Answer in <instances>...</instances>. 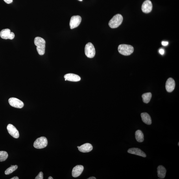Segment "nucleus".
Returning <instances> with one entry per match:
<instances>
[{
  "instance_id": "1",
  "label": "nucleus",
  "mask_w": 179,
  "mask_h": 179,
  "mask_svg": "<svg viewBox=\"0 0 179 179\" xmlns=\"http://www.w3.org/2000/svg\"><path fill=\"white\" fill-rule=\"evenodd\" d=\"M34 43L37 46L38 54L41 56L44 55L45 52V41L44 39L37 37L34 39Z\"/></svg>"
},
{
  "instance_id": "2",
  "label": "nucleus",
  "mask_w": 179,
  "mask_h": 179,
  "mask_svg": "<svg viewBox=\"0 0 179 179\" xmlns=\"http://www.w3.org/2000/svg\"><path fill=\"white\" fill-rule=\"evenodd\" d=\"M123 20V17L121 14L115 15L109 22V26L111 28H117L121 24Z\"/></svg>"
},
{
  "instance_id": "3",
  "label": "nucleus",
  "mask_w": 179,
  "mask_h": 179,
  "mask_svg": "<svg viewBox=\"0 0 179 179\" xmlns=\"http://www.w3.org/2000/svg\"><path fill=\"white\" fill-rule=\"evenodd\" d=\"M118 51L122 55L128 56L130 55L134 52V48L132 46L126 44H121L119 45Z\"/></svg>"
},
{
  "instance_id": "4",
  "label": "nucleus",
  "mask_w": 179,
  "mask_h": 179,
  "mask_svg": "<svg viewBox=\"0 0 179 179\" xmlns=\"http://www.w3.org/2000/svg\"><path fill=\"white\" fill-rule=\"evenodd\" d=\"M48 142L47 139L45 137H41L37 139L34 143L35 148L38 149H43L47 147Z\"/></svg>"
},
{
  "instance_id": "5",
  "label": "nucleus",
  "mask_w": 179,
  "mask_h": 179,
  "mask_svg": "<svg viewBox=\"0 0 179 179\" xmlns=\"http://www.w3.org/2000/svg\"><path fill=\"white\" fill-rule=\"evenodd\" d=\"M85 52L87 57L92 58L95 56V49L93 45L91 43H87L85 47Z\"/></svg>"
},
{
  "instance_id": "6",
  "label": "nucleus",
  "mask_w": 179,
  "mask_h": 179,
  "mask_svg": "<svg viewBox=\"0 0 179 179\" xmlns=\"http://www.w3.org/2000/svg\"><path fill=\"white\" fill-rule=\"evenodd\" d=\"M0 37L2 39L13 40L15 37V34L13 32H11L9 29H6L2 30L0 32Z\"/></svg>"
},
{
  "instance_id": "7",
  "label": "nucleus",
  "mask_w": 179,
  "mask_h": 179,
  "mask_svg": "<svg viewBox=\"0 0 179 179\" xmlns=\"http://www.w3.org/2000/svg\"><path fill=\"white\" fill-rule=\"evenodd\" d=\"M10 105L14 107L21 108L23 107L24 104L23 102L15 98H11L8 100Z\"/></svg>"
},
{
  "instance_id": "8",
  "label": "nucleus",
  "mask_w": 179,
  "mask_h": 179,
  "mask_svg": "<svg viewBox=\"0 0 179 179\" xmlns=\"http://www.w3.org/2000/svg\"><path fill=\"white\" fill-rule=\"evenodd\" d=\"M81 17L79 15L72 16L70 22L71 29H72L78 27L81 22Z\"/></svg>"
},
{
  "instance_id": "9",
  "label": "nucleus",
  "mask_w": 179,
  "mask_h": 179,
  "mask_svg": "<svg viewBox=\"0 0 179 179\" xmlns=\"http://www.w3.org/2000/svg\"><path fill=\"white\" fill-rule=\"evenodd\" d=\"M7 130L9 134L15 138H18L19 136V134L18 131L16 127L12 124H8Z\"/></svg>"
},
{
  "instance_id": "10",
  "label": "nucleus",
  "mask_w": 179,
  "mask_h": 179,
  "mask_svg": "<svg viewBox=\"0 0 179 179\" xmlns=\"http://www.w3.org/2000/svg\"><path fill=\"white\" fill-rule=\"evenodd\" d=\"M153 7L152 2L150 0H146L142 6V10L144 13L148 14L151 12Z\"/></svg>"
},
{
  "instance_id": "11",
  "label": "nucleus",
  "mask_w": 179,
  "mask_h": 179,
  "mask_svg": "<svg viewBox=\"0 0 179 179\" xmlns=\"http://www.w3.org/2000/svg\"><path fill=\"white\" fill-rule=\"evenodd\" d=\"M175 82L173 78H170L167 80L165 84V88L168 92H171L175 88Z\"/></svg>"
},
{
  "instance_id": "12",
  "label": "nucleus",
  "mask_w": 179,
  "mask_h": 179,
  "mask_svg": "<svg viewBox=\"0 0 179 179\" xmlns=\"http://www.w3.org/2000/svg\"><path fill=\"white\" fill-rule=\"evenodd\" d=\"M84 170L82 165H77L73 168L72 171V176L74 178H77L81 174Z\"/></svg>"
},
{
  "instance_id": "13",
  "label": "nucleus",
  "mask_w": 179,
  "mask_h": 179,
  "mask_svg": "<svg viewBox=\"0 0 179 179\" xmlns=\"http://www.w3.org/2000/svg\"><path fill=\"white\" fill-rule=\"evenodd\" d=\"M127 152L131 154L137 155L144 158L146 157V155L145 153L138 148H130L127 151Z\"/></svg>"
},
{
  "instance_id": "14",
  "label": "nucleus",
  "mask_w": 179,
  "mask_h": 179,
  "mask_svg": "<svg viewBox=\"0 0 179 179\" xmlns=\"http://www.w3.org/2000/svg\"><path fill=\"white\" fill-rule=\"evenodd\" d=\"M64 78L66 80L73 82H78L81 80L79 76L73 73H68L65 75Z\"/></svg>"
},
{
  "instance_id": "15",
  "label": "nucleus",
  "mask_w": 179,
  "mask_h": 179,
  "mask_svg": "<svg viewBox=\"0 0 179 179\" xmlns=\"http://www.w3.org/2000/svg\"><path fill=\"white\" fill-rule=\"evenodd\" d=\"M78 148L81 152L87 153L93 150V147L91 144L87 143L81 146Z\"/></svg>"
},
{
  "instance_id": "16",
  "label": "nucleus",
  "mask_w": 179,
  "mask_h": 179,
  "mask_svg": "<svg viewBox=\"0 0 179 179\" xmlns=\"http://www.w3.org/2000/svg\"><path fill=\"white\" fill-rule=\"evenodd\" d=\"M141 115L142 120L144 123L147 125H151L152 124L151 117L147 113H141Z\"/></svg>"
},
{
  "instance_id": "17",
  "label": "nucleus",
  "mask_w": 179,
  "mask_h": 179,
  "mask_svg": "<svg viewBox=\"0 0 179 179\" xmlns=\"http://www.w3.org/2000/svg\"><path fill=\"white\" fill-rule=\"evenodd\" d=\"M157 172H158V177L161 179H163L165 178V176L166 170L163 166L159 165L157 167Z\"/></svg>"
},
{
  "instance_id": "18",
  "label": "nucleus",
  "mask_w": 179,
  "mask_h": 179,
  "mask_svg": "<svg viewBox=\"0 0 179 179\" xmlns=\"http://www.w3.org/2000/svg\"><path fill=\"white\" fill-rule=\"evenodd\" d=\"M135 138L137 142H142L144 140V134L141 130H138L135 133Z\"/></svg>"
},
{
  "instance_id": "19",
  "label": "nucleus",
  "mask_w": 179,
  "mask_h": 179,
  "mask_svg": "<svg viewBox=\"0 0 179 179\" xmlns=\"http://www.w3.org/2000/svg\"><path fill=\"white\" fill-rule=\"evenodd\" d=\"M152 96V94L151 93L144 94L142 95L143 102L146 104L149 103L151 99Z\"/></svg>"
},
{
  "instance_id": "20",
  "label": "nucleus",
  "mask_w": 179,
  "mask_h": 179,
  "mask_svg": "<svg viewBox=\"0 0 179 179\" xmlns=\"http://www.w3.org/2000/svg\"><path fill=\"white\" fill-rule=\"evenodd\" d=\"M18 169V166L17 165H13L8 168L5 171V174L6 175H9Z\"/></svg>"
},
{
  "instance_id": "21",
  "label": "nucleus",
  "mask_w": 179,
  "mask_h": 179,
  "mask_svg": "<svg viewBox=\"0 0 179 179\" xmlns=\"http://www.w3.org/2000/svg\"><path fill=\"white\" fill-rule=\"evenodd\" d=\"M8 157L7 153L6 151H0V161L2 162L5 161Z\"/></svg>"
},
{
  "instance_id": "22",
  "label": "nucleus",
  "mask_w": 179,
  "mask_h": 179,
  "mask_svg": "<svg viewBox=\"0 0 179 179\" xmlns=\"http://www.w3.org/2000/svg\"><path fill=\"white\" fill-rule=\"evenodd\" d=\"M43 174L42 172H40L38 175L35 178V179H43Z\"/></svg>"
},
{
  "instance_id": "23",
  "label": "nucleus",
  "mask_w": 179,
  "mask_h": 179,
  "mask_svg": "<svg viewBox=\"0 0 179 179\" xmlns=\"http://www.w3.org/2000/svg\"><path fill=\"white\" fill-rule=\"evenodd\" d=\"M159 53H160L161 55H163L164 54L165 51L164 49H160L159 51Z\"/></svg>"
},
{
  "instance_id": "24",
  "label": "nucleus",
  "mask_w": 179,
  "mask_h": 179,
  "mask_svg": "<svg viewBox=\"0 0 179 179\" xmlns=\"http://www.w3.org/2000/svg\"><path fill=\"white\" fill-rule=\"evenodd\" d=\"M6 3L10 4L12 3L13 0H3Z\"/></svg>"
},
{
  "instance_id": "25",
  "label": "nucleus",
  "mask_w": 179,
  "mask_h": 179,
  "mask_svg": "<svg viewBox=\"0 0 179 179\" xmlns=\"http://www.w3.org/2000/svg\"><path fill=\"white\" fill-rule=\"evenodd\" d=\"M161 44L163 46H167L169 44V43L167 41H163L161 43Z\"/></svg>"
},
{
  "instance_id": "26",
  "label": "nucleus",
  "mask_w": 179,
  "mask_h": 179,
  "mask_svg": "<svg viewBox=\"0 0 179 179\" xmlns=\"http://www.w3.org/2000/svg\"><path fill=\"white\" fill-rule=\"evenodd\" d=\"M11 179H19V178L17 176H15L11 178Z\"/></svg>"
},
{
  "instance_id": "27",
  "label": "nucleus",
  "mask_w": 179,
  "mask_h": 179,
  "mask_svg": "<svg viewBox=\"0 0 179 179\" xmlns=\"http://www.w3.org/2000/svg\"><path fill=\"white\" fill-rule=\"evenodd\" d=\"M88 179H96V178L94 177H91L88 178Z\"/></svg>"
},
{
  "instance_id": "28",
  "label": "nucleus",
  "mask_w": 179,
  "mask_h": 179,
  "mask_svg": "<svg viewBox=\"0 0 179 179\" xmlns=\"http://www.w3.org/2000/svg\"><path fill=\"white\" fill-rule=\"evenodd\" d=\"M48 179H53V178L51 176H49V177L48 178Z\"/></svg>"
},
{
  "instance_id": "29",
  "label": "nucleus",
  "mask_w": 179,
  "mask_h": 179,
  "mask_svg": "<svg viewBox=\"0 0 179 179\" xmlns=\"http://www.w3.org/2000/svg\"><path fill=\"white\" fill-rule=\"evenodd\" d=\"M78 1H83V0H78Z\"/></svg>"
},
{
  "instance_id": "30",
  "label": "nucleus",
  "mask_w": 179,
  "mask_h": 179,
  "mask_svg": "<svg viewBox=\"0 0 179 179\" xmlns=\"http://www.w3.org/2000/svg\"><path fill=\"white\" fill-rule=\"evenodd\" d=\"M79 146H77V148H78L79 147Z\"/></svg>"
},
{
  "instance_id": "31",
  "label": "nucleus",
  "mask_w": 179,
  "mask_h": 179,
  "mask_svg": "<svg viewBox=\"0 0 179 179\" xmlns=\"http://www.w3.org/2000/svg\"><path fill=\"white\" fill-rule=\"evenodd\" d=\"M178 146H179V142H178Z\"/></svg>"
}]
</instances>
